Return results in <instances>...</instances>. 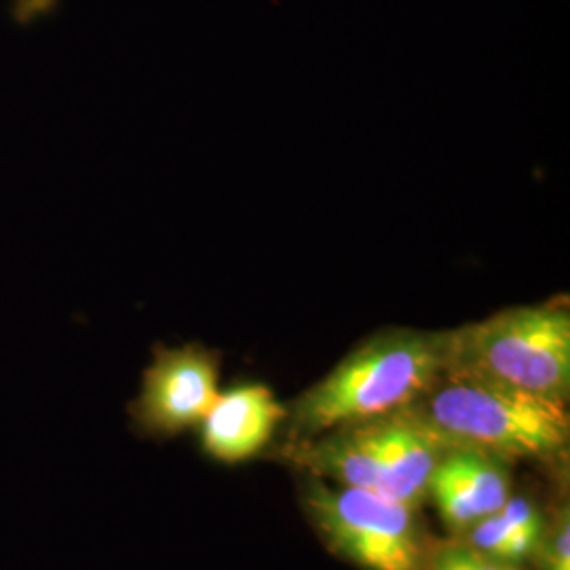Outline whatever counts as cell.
<instances>
[{
	"instance_id": "3",
	"label": "cell",
	"mask_w": 570,
	"mask_h": 570,
	"mask_svg": "<svg viewBox=\"0 0 570 570\" xmlns=\"http://www.w3.org/2000/svg\"><path fill=\"white\" fill-rule=\"evenodd\" d=\"M446 370L553 402H569L567 298L513 306L478 324L450 330Z\"/></svg>"
},
{
	"instance_id": "4",
	"label": "cell",
	"mask_w": 570,
	"mask_h": 570,
	"mask_svg": "<svg viewBox=\"0 0 570 570\" xmlns=\"http://www.w3.org/2000/svg\"><path fill=\"white\" fill-rule=\"evenodd\" d=\"M303 508L327 548L360 569H428L429 546L419 510L315 475L303 482Z\"/></svg>"
},
{
	"instance_id": "2",
	"label": "cell",
	"mask_w": 570,
	"mask_h": 570,
	"mask_svg": "<svg viewBox=\"0 0 570 570\" xmlns=\"http://www.w3.org/2000/svg\"><path fill=\"white\" fill-rule=\"evenodd\" d=\"M407 412L444 449H468L505 461H550L569 449L567 402L446 370Z\"/></svg>"
},
{
	"instance_id": "11",
	"label": "cell",
	"mask_w": 570,
	"mask_h": 570,
	"mask_svg": "<svg viewBox=\"0 0 570 570\" xmlns=\"http://www.w3.org/2000/svg\"><path fill=\"white\" fill-rule=\"evenodd\" d=\"M570 518L569 510L558 513L550 529L543 530L534 558L541 570H570Z\"/></svg>"
},
{
	"instance_id": "10",
	"label": "cell",
	"mask_w": 570,
	"mask_h": 570,
	"mask_svg": "<svg viewBox=\"0 0 570 570\" xmlns=\"http://www.w3.org/2000/svg\"><path fill=\"white\" fill-rule=\"evenodd\" d=\"M425 570H518L515 567L492 562L489 558L469 550L465 543L452 541L429 550Z\"/></svg>"
},
{
	"instance_id": "8",
	"label": "cell",
	"mask_w": 570,
	"mask_h": 570,
	"mask_svg": "<svg viewBox=\"0 0 570 570\" xmlns=\"http://www.w3.org/2000/svg\"><path fill=\"white\" fill-rule=\"evenodd\" d=\"M444 450L404 410L381 416V494L421 510L428 503L431 475Z\"/></svg>"
},
{
	"instance_id": "1",
	"label": "cell",
	"mask_w": 570,
	"mask_h": 570,
	"mask_svg": "<svg viewBox=\"0 0 570 570\" xmlns=\"http://www.w3.org/2000/svg\"><path fill=\"white\" fill-rule=\"evenodd\" d=\"M449 362L450 330H381L287 407L289 440L402 412L433 387Z\"/></svg>"
},
{
	"instance_id": "7",
	"label": "cell",
	"mask_w": 570,
	"mask_h": 570,
	"mask_svg": "<svg viewBox=\"0 0 570 570\" xmlns=\"http://www.w3.org/2000/svg\"><path fill=\"white\" fill-rule=\"evenodd\" d=\"M287 407L263 383H242L218 393L199 423V442L220 463L254 459L285 423Z\"/></svg>"
},
{
	"instance_id": "6",
	"label": "cell",
	"mask_w": 570,
	"mask_h": 570,
	"mask_svg": "<svg viewBox=\"0 0 570 570\" xmlns=\"http://www.w3.org/2000/svg\"><path fill=\"white\" fill-rule=\"evenodd\" d=\"M511 494L510 461L478 450L446 449L431 475L429 499L452 534L501 510Z\"/></svg>"
},
{
	"instance_id": "9",
	"label": "cell",
	"mask_w": 570,
	"mask_h": 570,
	"mask_svg": "<svg viewBox=\"0 0 570 570\" xmlns=\"http://www.w3.org/2000/svg\"><path fill=\"white\" fill-rule=\"evenodd\" d=\"M546 530L543 515L524 497H513L489 518L465 530L459 541L492 562L520 567L534 558Z\"/></svg>"
},
{
	"instance_id": "5",
	"label": "cell",
	"mask_w": 570,
	"mask_h": 570,
	"mask_svg": "<svg viewBox=\"0 0 570 570\" xmlns=\"http://www.w3.org/2000/svg\"><path fill=\"white\" fill-rule=\"evenodd\" d=\"M218 383V351L197 343L155 346L140 395L129 406L134 429L144 438L169 440L199 428L220 393Z\"/></svg>"
}]
</instances>
